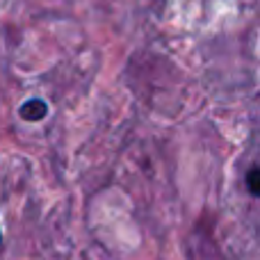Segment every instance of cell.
Returning <instances> with one entry per match:
<instances>
[{
	"label": "cell",
	"mask_w": 260,
	"mask_h": 260,
	"mask_svg": "<svg viewBox=\"0 0 260 260\" xmlns=\"http://www.w3.org/2000/svg\"><path fill=\"white\" fill-rule=\"evenodd\" d=\"M18 114H21L25 121H41V119L48 114V105L41 99H30L18 108Z\"/></svg>",
	"instance_id": "6da1fadb"
},
{
	"label": "cell",
	"mask_w": 260,
	"mask_h": 260,
	"mask_svg": "<svg viewBox=\"0 0 260 260\" xmlns=\"http://www.w3.org/2000/svg\"><path fill=\"white\" fill-rule=\"evenodd\" d=\"M258 167H253V169H249V176H247V185H249V192L253 194V197H258Z\"/></svg>",
	"instance_id": "7a4b0ae2"
}]
</instances>
